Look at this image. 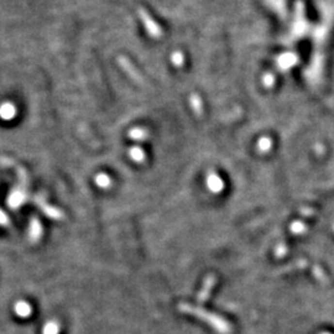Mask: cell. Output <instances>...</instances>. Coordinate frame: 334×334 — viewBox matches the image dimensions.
Returning <instances> with one entry per match:
<instances>
[{
  "instance_id": "obj_18",
  "label": "cell",
  "mask_w": 334,
  "mask_h": 334,
  "mask_svg": "<svg viewBox=\"0 0 334 334\" xmlns=\"http://www.w3.org/2000/svg\"><path fill=\"white\" fill-rule=\"evenodd\" d=\"M192 105H193V108H194V111H197V113H199L201 111V102H199V99H198V97H192Z\"/></svg>"
},
{
  "instance_id": "obj_8",
  "label": "cell",
  "mask_w": 334,
  "mask_h": 334,
  "mask_svg": "<svg viewBox=\"0 0 334 334\" xmlns=\"http://www.w3.org/2000/svg\"><path fill=\"white\" fill-rule=\"evenodd\" d=\"M14 312L15 315L19 316L21 318L30 317L31 313H32V307L29 302L24 301V300H20L16 303L14 304Z\"/></svg>"
},
{
  "instance_id": "obj_15",
  "label": "cell",
  "mask_w": 334,
  "mask_h": 334,
  "mask_svg": "<svg viewBox=\"0 0 334 334\" xmlns=\"http://www.w3.org/2000/svg\"><path fill=\"white\" fill-rule=\"evenodd\" d=\"M313 273H315L316 277H317L318 280H320V281H326L327 280L326 275H324V271L322 270L319 266H315V268H313Z\"/></svg>"
},
{
  "instance_id": "obj_20",
  "label": "cell",
  "mask_w": 334,
  "mask_h": 334,
  "mask_svg": "<svg viewBox=\"0 0 334 334\" xmlns=\"http://www.w3.org/2000/svg\"><path fill=\"white\" fill-rule=\"evenodd\" d=\"M264 80H265V84L268 87H270V86H272L273 84V77L271 75H268V76H265V78H264Z\"/></svg>"
},
{
  "instance_id": "obj_4",
  "label": "cell",
  "mask_w": 334,
  "mask_h": 334,
  "mask_svg": "<svg viewBox=\"0 0 334 334\" xmlns=\"http://www.w3.org/2000/svg\"><path fill=\"white\" fill-rule=\"evenodd\" d=\"M216 282L217 280L213 275H209V276L206 277L205 281H203V285H202L201 290H199L198 295H197V301H198V303H205L208 298H209Z\"/></svg>"
},
{
  "instance_id": "obj_17",
  "label": "cell",
  "mask_w": 334,
  "mask_h": 334,
  "mask_svg": "<svg viewBox=\"0 0 334 334\" xmlns=\"http://www.w3.org/2000/svg\"><path fill=\"white\" fill-rule=\"evenodd\" d=\"M0 225H3V226L10 225V219H9V217L6 216L5 213H4V210H1V209H0Z\"/></svg>"
},
{
  "instance_id": "obj_10",
  "label": "cell",
  "mask_w": 334,
  "mask_h": 334,
  "mask_svg": "<svg viewBox=\"0 0 334 334\" xmlns=\"http://www.w3.org/2000/svg\"><path fill=\"white\" fill-rule=\"evenodd\" d=\"M15 115V108L11 104H3L0 108V116L3 119H11Z\"/></svg>"
},
{
  "instance_id": "obj_1",
  "label": "cell",
  "mask_w": 334,
  "mask_h": 334,
  "mask_svg": "<svg viewBox=\"0 0 334 334\" xmlns=\"http://www.w3.org/2000/svg\"><path fill=\"white\" fill-rule=\"evenodd\" d=\"M178 311L182 313L194 316V317H198L199 319L209 324L210 327H213V328L216 329L217 332H219L221 334H229L230 331H232L230 324L224 318L216 315V313L209 312L207 309L201 308V307H196L190 303H180L178 304Z\"/></svg>"
},
{
  "instance_id": "obj_11",
  "label": "cell",
  "mask_w": 334,
  "mask_h": 334,
  "mask_svg": "<svg viewBox=\"0 0 334 334\" xmlns=\"http://www.w3.org/2000/svg\"><path fill=\"white\" fill-rule=\"evenodd\" d=\"M95 183H97V186H99L100 188H108L111 187V180L108 175L99 174L95 176Z\"/></svg>"
},
{
  "instance_id": "obj_14",
  "label": "cell",
  "mask_w": 334,
  "mask_h": 334,
  "mask_svg": "<svg viewBox=\"0 0 334 334\" xmlns=\"http://www.w3.org/2000/svg\"><path fill=\"white\" fill-rule=\"evenodd\" d=\"M259 147H260V150H261V151H268V150L271 147L270 139L262 138L261 140L259 141Z\"/></svg>"
},
{
  "instance_id": "obj_16",
  "label": "cell",
  "mask_w": 334,
  "mask_h": 334,
  "mask_svg": "<svg viewBox=\"0 0 334 334\" xmlns=\"http://www.w3.org/2000/svg\"><path fill=\"white\" fill-rule=\"evenodd\" d=\"M130 136L133 139H136V140H141V139H144L145 136H146V134H145V131H143V130H133V131L130 133Z\"/></svg>"
},
{
  "instance_id": "obj_6",
  "label": "cell",
  "mask_w": 334,
  "mask_h": 334,
  "mask_svg": "<svg viewBox=\"0 0 334 334\" xmlns=\"http://www.w3.org/2000/svg\"><path fill=\"white\" fill-rule=\"evenodd\" d=\"M140 15H141V19H143V21H144V25L145 28H146V30L149 31V33L151 35V36L154 37H159L161 35V29L160 26L156 24V22L154 21V20L150 17V15L147 14L146 11L141 10L140 11Z\"/></svg>"
},
{
  "instance_id": "obj_3",
  "label": "cell",
  "mask_w": 334,
  "mask_h": 334,
  "mask_svg": "<svg viewBox=\"0 0 334 334\" xmlns=\"http://www.w3.org/2000/svg\"><path fill=\"white\" fill-rule=\"evenodd\" d=\"M26 201H28V191H26L25 186H20V187H16L11 191L8 198V205L11 209H16V208L21 207Z\"/></svg>"
},
{
  "instance_id": "obj_2",
  "label": "cell",
  "mask_w": 334,
  "mask_h": 334,
  "mask_svg": "<svg viewBox=\"0 0 334 334\" xmlns=\"http://www.w3.org/2000/svg\"><path fill=\"white\" fill-rule=\"evenodd\" d=\"M33 202H35V205L39 206L42 213H44L45 216L48 217V218L53 219V221H62L64 218V212L61 209H58V208L53 207V206L48 205L47 201H45L44 197L35 196L33 197Z\"/></svg>"
},
{
  "instance_id": "obj_12",
  "label": "cell",
  "mask_w": 334,
  "mask_h": 334,
  "mask_svg": "<svg viewBox=\"0 0 334 334\" xmlns=\"http://www.w3.org/2000/svg\"><path fill=\"white\" fill-rule=\"evenodd\" d=\"M130 158L133 159L135 162H143L145 160V154L140 147H133L130 150Z\"/></svg>"
},
{
  "instance_id": "obj_5",
  "label": "cell",
  "mask_w": 334,
  "mask_h": 334,
  "mask_svg": "<svg viewBox=\"0 0 334 334\" xmlns=\"http://www.w3.org/2000/svg\"><path fill=\"white\" fill-rule=\"evenodd\" d=\"M42 232H44V229H42L40 221L36 217H32L30 221V225H29V240L31 243L39 241L42 237Z\"/></svg>"
},
{
  "instance_id": "obj_22",
  "label": "cell",
  "mask_w": 334,
  "mask_h": 334,
  "mask_svg": "<svg viewBox=\"0 0 334 334\" xmlns=\"http://www.w3.org/2000/svg\"><path fill=\"white\" fill-rule=\"evenodd\" d=\"M322 334H329V333H322Z\"/></svg>"
},
{
  "instance_id": "obj_21",
  "label": "cell",
  "mask_w": 334,
  "mask_h": 334,
  "mask_svg": "<svg viewBox=\"0 0 334 334\" xmlns=\"http://www.w3.org/2000/svg\"><path fill=\"white\" fill-rule=\"evenodd\" d=\"M286 253V248H285L284 245H280L279 248H277V252H276V254H277V256H282V255Z\"/></svg>"
},
{
  "instance_id": "obj_9",
  "label": "cell",
  "mask_w": 334,
  "mask_h": 334,
  "mask_svg": "<svg viewBox=\"0 0 334 334\" xmlns=\"http://www.w3.org/2000/svg\"><path fill=\"white\" fill-rule=\"evenodd\" d=\"M42 334H60V324L57 320H48L42 328Z\"/></svg>"
},
{
  "instance_id": "obj_7",
  "label": "cell",
  "mask_w": 334,
  "mask_h": 334,
  "mask_svg": "<svg viewBox=\"0 0 334 334\" xmlns=\"http://www.w3.org/2000/svg\"><path fill=\"white\" fill-rule=\"evenodd\" d=\"M207 186L213 193H219L224 188V182L217 174H209L207 178Z\"/></svg>"
},
{
  "instance_id": "obj_13",
  "label": "cell",
  "mask_w": 334,
  "mask_h": 334,
  "mask_svg": "<svg viewBox=\"0 0 334 334\" xmlns=\"http://www.w3.org/2000/svg\"><path fill=\"white\" fill-rule=\"evenodd\" d=\"M304 229H306V226H304V224L302 223V222H295V223H292V225H291V230H292V233H295V234H301V233L304 232Z\"/></svg>"
},
{
  "instance_id": "obj_19",
  "label": "cell",
  "mask_w": 334,
  "mask_h": 334,
  "mask_svg": "<svg viewBox=\"0 0 334 334\" xmlns=\"http://www.w3.org/2000/svg\"><path fill=\"white\" fill-rule=\"evenodd\" d=\"M174 64L177 66H181L182 64V55L180 52H176L174 55Z\"/></svg>"
}]
</instances>
